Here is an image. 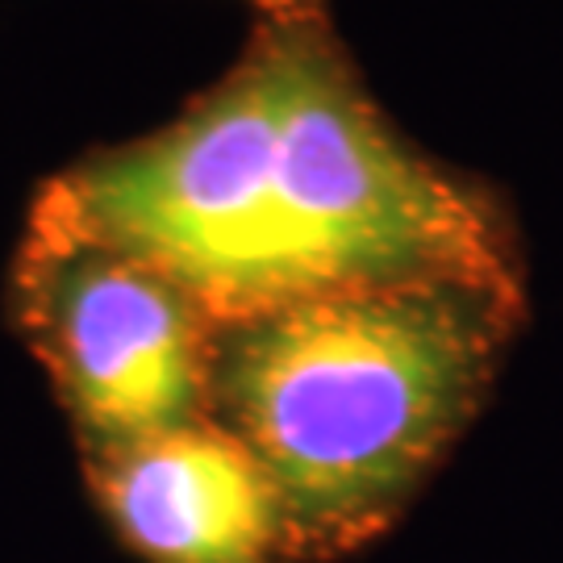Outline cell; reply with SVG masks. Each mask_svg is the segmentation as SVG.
Here are the masks:
<instances>
[{
    "label": "cell",
    "mask_w": 563,
    "mask_h": 563,
    "mask_svg": "<svg viewBox=\"0 0 563 563\" xmlns=\"http://www.w3.org/2000/svg\"><path fill=\"white\" fill-rule=\"evenodd\" d=\"M522 305L460 284L318 297L213 334L209 418L267 467L301 563L393 526L476 418Z\"/></svg>",
    "instance_id": "obj_2"
},
{
    "label": "cell",
    "mask_w": 563,
    "mask_h": 563,
    "mask_svg": "<svg viewBox=\"0 0 563 563\" xmlns=\"http://www.w3.org/2000/svg\"><path fill=\"white\" fill-rule=\"evenodd\" d=\"M263 18H301V13H322V0H255Z\"/></svg>",
    "instance_id": "obj_5"
},
{
    "label": "cell",
    "mask_w": 563,
    "mask_h": 563,
    "mask_svg": "<svg viewBox=\"0 0 563 563\" xmlns=\"http://www.w3.org/2000/svg\"><path fill=\"white\" fill-rule=\"evenodd\" d=\"M30 222L151 263L213 330L393 284L522 305L497 201L384 118L325 13L263 18L180 118L71 163Z\"/></svg>",
    "instance_id": "obj_1"
},
{
    "label": "cell",
    "mask_w": 563,
    "mask_h": 563,
    "mask_svg": "<svg viewBox=\"0 0 563 563\" xmlns=\"http://www.w3.org/2000/svg\"><path fill=\"white\" fill-rule=\"evenodd\" d=\"M13 318L84 455L209 418L218 330L151 263L30 222L13 260Z\"/></svg>",
    "instance_id": "obj_3"
},
{
    "label": "cell",
    "mask_w": 563,
    "mask_h": 563,
    "mask_svg": "<svg viewBox=\"0 0 563 563\" xmlns=\"http://www.w3.org/2000/svg\"><path fill=\"white\" fill-rule=\"evenodd\" d=\"M84 460L104 518L146 563H301L267 467L213 418Z\"/></svg>",
    "instance_id": "obj_4"
}]
</instances>
